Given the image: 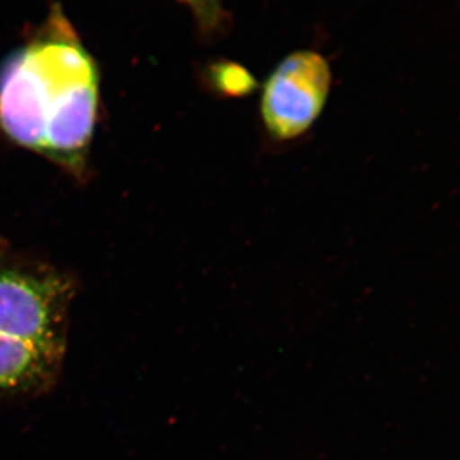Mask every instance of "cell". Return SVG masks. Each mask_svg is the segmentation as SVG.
Segmentation results:
<instances>
[{"instance_id":"1","label":"cell","mask_w":460,"mask_h":460,"mask_svg":"<svg viewBox=\"0 0 460 460\" xmlns=\"http://www.w3.org/2000/svg\"><path fill=\"white\" fill-rule=\"evenodd\" d=\"M68 298L59 278L0 268V392L32 389L59 367Z\"/></svg>"},{"instance_id":"2","label":"cell","mask_w":460,"mask_h":460,"mask_svg":"<svg viewBox=\"0 0 460 460\" xmlns=\"http://www.w3.org/2000/svg\"><path fill=\"white\" fill-rule=\"evenodd\" d=\"M332 71L328 60L313 50L289 54L263 84L260 123L266 141L296 144L313 129L328 104Z\"/></svg>"},{"instance_id":"3","label":"cell","mask_w":460,"mask_h":460,"mask_svg":"<svg viewBox=\"0 0 460 460\" xmlns=\"http://www.w3.org/2000/svg\"><path fill=\"white\" fill-rule=\"evenodd\" d=\"M49 102V95L23 50L7 63L0 77L3 129L18 144L44 150Z\"/></svg>"},{"instance_id":"4","label":"cell","mask_w":460,"mask_h":460,"mask_svg":"<svg viewBox=\"0 0 460 460\" xmlns=\"http://www.w3.org/2000/svg\"><path fill=\"white\" fill-rule=\"evenodd\" d=\"M98 105L96 81L72 87L49 102L44 150L71 157L83 153L89 144Z\"/></svg>"},{"instance_id":"5","label":"cell","mask_w":460,"mask_h":460,"mask_svg":"<svg viewBox=\"0 0 460 460\" xmlns=\"http://www.w3.org/2000/svg\"><path fill=\"white\" fill-rule=\"evenodd\" d=\"M45 40L30 47L26 56L39 75L49 100L63 91L96 81L95 69L80 42L69 30H57Z\"/></svg>"},{"instance_id":"6","label":"cell","mask_w":460,"mask_h":460,"mask_svg":"<svg viewBox=\"0 0 460 460\" xmlns=\"http://www.w3.org/2000/svg\"><path fill=\"white\" fill-rule=\"evenodd\" d=\"M208 90L217 98L243 99L257 90L256 78L244 66L233 62L214 63L206 71Z\"/></svg>"},{"instance_id":"7","label":"cell","mask_w":460,"mask_h":460,"mask_svg":"<svg viewBox=\"0 0 460 460\" xmlns=\"http://www.w3.org/2000/svg\"><path fill=\"white\" fill-rule=\"evenodd\" d=\"M181 2L186 3L192 9L199 26L206 32H214L223 25L226 20L222 0H181Z\"/></svg>"}]
</instances>
